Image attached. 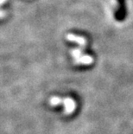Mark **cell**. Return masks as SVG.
<instances>
[{
    "instance_id": "obj_1",
    "label": "cell",
    "mask_w": 133,
    "mask_h": 134,
    "mask_svg": "<svg viewBox=\"0 0 133 134\" xmlns=\"http://www.w3.org/2000/svg\"><path fill=\"white\" fill-rule=\"evenodd\" d=\"M63 104L65 105V113L66 114H70L75 109V102L71 98L63 99Z\"/></svg>"
},
{
    "instance_id": "obj_2",
    "label": "cell",
    "mask_w": 133,
    "mask_h": 134,
    "mask_svg": "<svg viewBox=\"0 0 133 134\" xmlns=\"http://www.w3.org/2000/svg\"><path fill=\"white\" fill-rule=\"evenodd\" d=\"M76 63L79 64H84V65H89L93 62V59L90 55H81L80 57L75 60Z\"/></svg>"
},
{
    "instance_id": "obj_3",
    "label": "cell",
    "mask_w": 133,
    "mask_h": 134,
    "mask_svg": "<svg viewBox=\"0 0 133 134\" xmlns=\"http://www.w3.org/2000/svg\"><path fill=\"white\" fill-rule=\"evenodd\" d=\"M67 38L68 41H71V42H75L79 43L81 46H84L85 44H86V40H85L83 37H80V36H74V35H72V34H70L67 36Z\"/></svg>"
},
{
    "instance_id": "obj_4",
    "label": "cell",
    "mask_w": 133,
    "mask_h": 134,
    "mask_svg": "<svg viewBox=\"0 0 133 134\" xmlns=\"http://www.w3.org/2000/svg\"><path fill=\"white\" fill-rule=\"evenodd\" d=\"M63 104V99H61L59 97H52L50 99V105H58Z\"/></svg>"
}]
</instances>
